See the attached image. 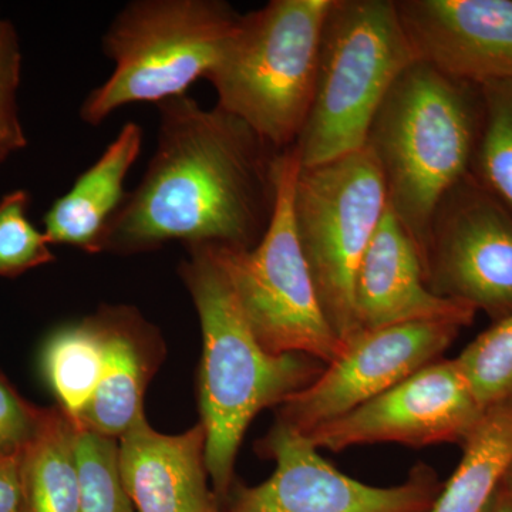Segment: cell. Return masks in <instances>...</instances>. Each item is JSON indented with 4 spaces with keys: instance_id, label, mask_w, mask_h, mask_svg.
<instances>
[{
    "instance_id": "cell-7",
    "label": "cell",
    "mask_w": 512,
    "mask_h": 512,
    "mask_svg": "<svg viewBox=\"0 0 512 512\" xmlns=\"http://www.w3.org/2000/svg\"><path fill=\"white\" fill-rule=\"evenodd\" d=\"M299 170L298 153L288 148L279 161L275 214L256 247L208 248L227 276L249 328L268 352L299 353L328 366L345 343L320 306L296 231L292 202Z\"/></svg>"
},
{
    "instance_id": "cell-2",
    "label": "cell",
    "mask_w": 512,
    "mask_h": 512,
    "mask_svg": "<svg viewBox=\"0 0 512 512\" xmlns=\"http://www.w3.org/2000/svg\"><path fill=\"white\" fill-rule=\"evenodd\" d=\"M187 252L178 271L201 323L200 423L207 433L212 490L221 501L256 414L306 389L326 365L299 353L268 352L249 328L211 249L188 247Z\"/></svg>"
},
{
    "instance_id": "cell-21",
    "label": "cell",
    "mask_w": 512,
    "mask_h": 512,
    "mask_svg": "<svg viewBox=\"0 0 512 512\" xmlns=\"http://www.w3.org/2000/svg\"><path fill=\"white\" fill-rule=\"evenodd\" d=\"M480 92L483 119L470 173L512 212V80Z\"/></svg>"
},
{
    "instance_id": "cell-13",
    "label": "cell",
    "mask_w": 512,
    "mask_h": 512,
    "mask_svg": "<svg viewBox=\"0 0 512 512\" xmlns=\"http://www.w3.org/2000/svg\"><path fill=\"white\" fill-rule=\"evenodd\" d=\"M419 60L481 87L512 80V0H394Z\"/></svg>"
},
{
    "instance_id": "cell-18",
    "label": "cell",
    "mask_w": 512,
    "mask_h": 512,
    "mask_svg": "<svg viewBox=\"0 0 512 512\" xmlns=\"http://www.w3.org/2000/svg\"><path fill=\"white\" fill-rule=\"evenodd\" d=\"M22 480L28 512H80L73 421L57 404L40 407L35 434L22 450Z\"/></svg>"
},
{
    "instance_id": "cell-25",
    "label": "cell",
    "mask_w": 512,
    "mask_h": 512,
    "mask_svg": "<svg viewBox=\"0 0 512 512\" xmlns=\"http://www.w3.org/2000/svg\"><path fill=\"white\" fill-rule=\"evenodd\" d=\"M22 62L18 30L0 12V165L28 146L18 104Z\"/></svg>"
},
{
    "instance_id": "cell-23",
    "label": "cell",
    "mask_w": 512,
    "mask_h": 512,
    "mask_svg": "<svg viewBox=\"0 0 512 512\" xmlns=\"http://www.w3.org/2000/svg\"><path fill=\"white\" fill-rule=\"evenodd\" d=\"M485 410L512 399V313L493 322L456 357Z\"/></svg>"
},
{
    "instance_id": "cell-15",
    "label": "cell",
    "mask_w": 512,
    "mask_h": 512,
    "mask_svg": "<svg viewBox=\"0 0 512 512\" xmlns=\"http://www.w3.org/2000/svg\"><path fill=\"white\" fill-rule=\"evenodd\" d=\"M207 433H158L140 417L119 439L121 481L137 512H222L208 484Z\"/></svg>"
},
{
    "instance_id": "cell-3",
    "label": "cell",
    "mask_w": 512,
    "mask_h": 512,
    "mask_svg": "<svg viewBox=\"0 0 512 512\" xmlns=\"http://www.w3.org/2000/svg\"><path fill=\"white\" fill-rule=\"evenodd\" d=\"M483 119L480 87L430 63L410 64L384 97L365 148L379 165L387 202L416 242L424 268L434 211L470 173Z\"/></svg>"
},
{
    "instance_id": "cell-27",
    "label": "cell",
    "mask_w": 512,
    "mask_h": 512,
    "mask_svg": "<svg viewBox=\"0 0 512 512\" xmlns=\"http://www.w3.org/2000/svg\"><path fill=\"white\" fill-rule=\"evenodd\" d=\"M0 512H28L22 480V451L0 454Z\"/></svg>"
},
{
    "instance_id": "cell-10",
    "label": "cell",
    "mask_w": 512,
    "mask_h": 512,
    "mask_svg": "<svg viewBox=\"0 0 512 512\" xmlns=\"http://www.w3.org/2000/svg\"><path fill=\"white\" fill-rule=\"evenodd\" d=\"M256 451L275 461V471L256 487L238 488L228 512H429L443 488L423 463L394 487L360 483L320 456L305 434L278 420Z\"/></svg>"
},
{
    "instance_id": "cell-12",
    "label": "cell",
    "mask_w": 512,
    "mask_h": 512,
    "mask_svg": "<svg viewBox=\"0 0 512 512\" xmlns=\"http://www.w3.org/2000/svg\"><path fill=\"white\" fill-rule=\"evenodd\" d=\"M451 322H416L360 330L318 379L278 407V421L311 433L441 359L460 335Z\"/></svg>"
},
{
    "instance_id": "cell-14",
    "label": "cell",
    "mask_w": 512,
    "mask_h": 512,
    "mask_svg": "<svg viewBox=\"0 0 512 512\" xmlns=\"http://www.w3.org/2000/svg\"><path fill=\"white\" fill-rule=\"evenodd\" d=\"M353 311L359 332L416 322L467 328L477 315L466 303L430 291L419 248L389 205L357 269Z\"/></svg>"
},
{
    "instance_id": "cell-16",
    "label": "cell",
    "mask_w": 512,
    "mask_h": 512,
    "mask_svg": "<svg viewBox=\"0 0 512 512\" xmlns=\"http://www.w3.org/2000/svg\"><path fill=\"white\" fill-rule=\"evenodd\" d=\"M104 340V370L74 423L120 439L144 414V393L160 360L158 330L136 308L103 305L96 312Z\"/></svg>"
},
{
    "instance_id": "cell-9",
    "label": "cell",
    "mask_w": 512,
    "mask_h": 512,
    "mask_svg": "<svg viewBox=\"0 0 512 512\" xmlns=\"http://www.w3.org/2000/svg\"><path fill=\"white\" fill-rule=\"evenodd\" d=\"M424 275L431 292L493 322L512 313V212L471 173L434 211Z\"/></svg>"
},
{
    "instance_id": "cell-24",
    "label": "cell",
    "mask_w": 512,
    "mask_h": 512,
    "mask_svg": "<svg viewBox=\"0 0 512 512\" xmlns=\"http://www.w3.org/2000/svg\"><path fill=\"white\" fill-rule=\"evenodd\" d=\"M30 195L15 190L0 200V276L18 278L55 261L50 241L29 220Z\"/></svg>"
},
{
    "instance_id": "cell-8",
    "label": "cell",
    "mask_w": 512,
    "mask_h": 512,
    "mask_svg": "<svg viewBox=\"0 0 512 512\" xmlns=\"http://www.w3.org/2000/svg\"><path fill=\"white\" fill-rule=\"evenodd\" d=\"M293 218L326 319L343 343L359 333L353 288L384 212L387 194L370 151L302 168L293 188Z\"/></svg>"
},
{
    "instance_id": "cell-20",
    "label": "cell",
    "mask_w": 512,
    "mask_h": 512,
    "mask_svg": "<svg viewBox=\"0 0 512 512\" xmlns=\"http://www.w3.org/2000/svg\"><path fill=\"white\" fill-rule=\"evenodd\" d=\"M104 340L97 313L56 330L43 349L42 369L57 406L76 419L92 399L104 370Z\"/></svg>"
},
{
    "instance_id": "cell-1",
    "label": "cell",
    "mask_w": 512,
    "mask_h": 512,
    "mask_svg": "<svg viewBox=\"0 0 512 512\" xmlns=\"http://www.w3.org/2000/svg\"><path fill=\"white\" fill-rule=\"evenodd\" d=\"M156 148L111 220L103 252L185 247L251 249L275 214L276 150L244 121L183 94L157 104Z\"/></svg>"
},
{
    "instance_id": "cell-6",
    "label": "cell",
    "mask_w": 512,
    "mask_h": 512,
    "mask_svg": "<svg viewBox=\"0 0 512 512\" xmlns=\"http://www.w3.org/2000/svg\"><path fill=\"white\" fill-rule=\"evenodd\" d=\"M416 60L394 0H333L311 110L293 146L301 167L362 150L384 97Z\"/></svg>"
},
{
    "instance_id": "cell-11",
    "label": "cell",
    "mask_w": 512,
    "mask_h": 512,
    "mask_svg": "<svg viewBox=\"0 0 512 512\" xmlns=\"http://www.w3.org/2000/svg\"><path fill=\"white\" fill-rule=\"evenodd\" d=\"M485 412L456 359L441 357L370 402L305 436L319 450L325 448L333 453L370 444L463 446Z\"/></svg>"
},
{
    "instance_id": "cell-29",
    "label": "cell",
    "mask_w": 512,
    "mask_h": 512,
    "mask_svg": "<svg viewBox=\"0 0 512 512\" xmlns=\"http://www.w3.org/2000/svg\"><path fill=\"white\" fill-rule=\"evenodd\" d=\"M500 488L512 501V463L510 464V467H508V470L505 471L503 480H501Z\"/></svg>"
},
{
    "instance_id": "cell-5",
    "label": "cell",
    "mask_w": 512,
    "mask_h": 512,
    "mask_svg": "<svg viewBox=\"0 0 512 512\" xmlns=\"http://www.w3.org/2000/svg\"><path fill=\"white\" fill-rule=\"evenodd\" d=\"M241 13L224 0H133L101 37L113 72L84 97L79 117L100 126L134 103L160 104L207 79Z\"/></svg>"
},
{
    "instance_id": "cell-19",
    "label": "cell",
    "mask_w": 512,
    "mask_h": 512,
    "mask_svg": "<svg viewBox=\"0 0 512 512\" xmlns=\"http://www.w3.org/2000/svg\"><path fill=\"white\" fill-rule=\"evenodd\" d=\"M429 512H483L512 463V399L490 407Z\"/></svg>"
},
{
    "instance_id": "cell-26",
    "label": "cell",
    "mask_w": 512,
    "mask_h": 512,
    "mask_svg": "<svg viewBox=\"0 0 512 512\" xmlns=\"http://www.w3.org/2000/svg\"><path fill=\"white\" fill-rule=\"evenodd\" d=\"M40 407L23 399L0 373V454L22 451L35 434Z\"/></svg>"
},
{
    "instance_id": "cell-4",
    "label": "cell",
    "mask_w": 512,
    "mask_h": 512,
    "mask_svg": "<svg viewBox=\"0 0 512 512\" xmlns=\"http://www.w3.org/2000/svg\"><path fill=\"white\" fill-rule=\"evenodd\" d=\"M333 0H271L242 15L207 80L215 106L276 150L295 146L315 93L323 26Z\"/></svg>"
},
{
    "instance_id": "cell-28",
    "label": "cell",
    "mask_w": 512,
    "mask_h": 512,
    "mask_svg": "<svg viewBox=\"0 0 512 512\" xmlns=\"http://www.w3.org/2000/svg\"><path fill=\"white\" fill-rule=\"evenodd\" d=\"M483 512H512V501L498 487Z\"/></svg>"
},
{
    "instance_id": "cell-17",
    "label": "cell",
    "mask_w": 512,
    "mask_h": 512,
    "mask_svg": "<svg viewBox=\"0 0 512 512\" xmlns=\"http://www.w3.org/2000/svg\"><path fill=\"white\" fill-rule=\"evenodd\" d=\"M141 148L143 128L136 121H128L96 163L47 210L43 232L50 244L67 245L87 254L103 252L107 229L126 200L124 183Z\"/></svg>"
},
{
    "instance_id": "cell-22",
    "label": "cell",
    "mask_w": 512,
    "mask_h": 512,
    "mask_svg": "<svg viewBox=\"0 0 512 512\" xmlns=\"http://www.w3.org/2000/svg\"><path fill=\"white\" fill-rule=\"evenodd\" d=\"M73 426L82 485L80 512H137L120 477L119 439L74 421Z\"/></svg>"
}]
</instances>
